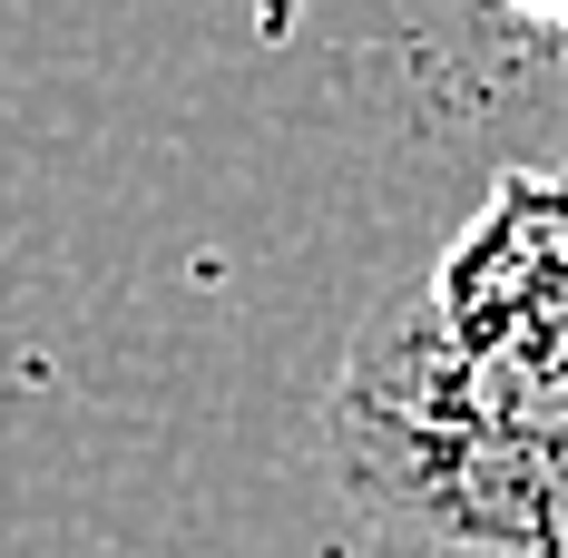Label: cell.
I'll list each match as a JSON object with an SVG mask.
<instances>
[{
  "label": "cell",
  "instance_id": "cell-1",
  "mask_svg": "<svg viewBox=\"0 0 568 558\" xmlns=\"http://www.w3.org/2000/svg\"><path fill=\"white\" fill-rule=\"evenodd\" d=\"M324 480L393 558H568V442L334 373Z\"/></svg>",
  "mask_w": 568,
  "mask_h": 558
},
{
  "label": "cell",
  "instance_id": "cell-2",
  "mask_svg": "<svg viewBox=\"0 0 568 558\" xmlns=\"http://www.w3.org/2000/svg\"><path fill=\"white\" fill-rule=\"evenodd\" d=\"M422 304L460 353L568 343V168L500 176L442 275L422 284Z\"/></svg>",
  "mask_w": 568,
  "mask_h": 558
},
{
  "label": "cell",
  "instance_id": "cell-3",
  "mask_svg": "<svg viewBox=\"0 0 568 558\" xmlns=\"http://www.w3.org/2000/svg\"><path fill=\"white\" fill-rule=\"evenodd\" d=\"M343 373L373 383V392H402V402H442V412L500 422V432H559V442H568V343L460 353V343L432 324L422 294L393 304V314H373Z\"/></svg>",
  "mask_w": 568,
  "mask_h": 558
},
{
  "label": "cell",
  "instance_id": "cell-4",
  "mask_svg": "<svg viewBox=\"0 0 568 558\" xmlns=\"http://www.w3.org/2000/svg\"><path fill=\"white\" fill-rule=\"evenodd\" d=\"M519 30H539V40H568V0H500Z\"/></svg>",
  "mask_w": 568,
  "mask_h": 558
}]
</instances>
